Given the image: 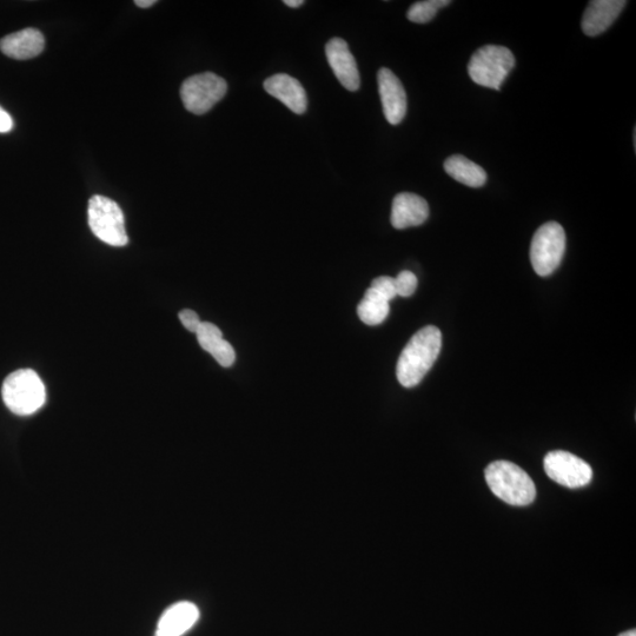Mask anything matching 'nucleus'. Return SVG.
Instances as JSON below:
<instances>
[{"label":"nucleus","instance_id":"nucleus-6","mask_svg":"<svg viewBox=\"0 0 636 636\" xmlns=\"http://www.w3.org/2000/svg\"><path fill=\"white\" fill-rule=\"evenodd\" d=\"M566 251V233L559 223L548 222L536 231L530 245V261L535 273L552 275L562 262Z\"/></svg>","mask_w":636,"mask_h":636},{"label":"nucleus","instance_id":"nucleus-3","mask_svg":"<svg viewBox=\"0 0 636 636\" xmlns=\"http://www.w3.org/2000/svg\"><path fill=\"white\" fill-rule=\"evenodd\" d=\"M2 395L5 406L19 416L35 414L46 400L44 383L31 369L17 370L6 377Z\"/></svg>","mask_w":636,"mask_h":636},{"label":"nucleus","instance_id":"nucleus-21","mask_svg":"<svg viewBox=\"0 0 636 636\" xmlns=\"http://www.w3.org/2000/svg\"><path fill=\"white\" fill-rule=\"evenodd\" d=\"M373 288L377 294H380L384 300L388 302L394 300L397 296L396 287H395V278L389 276H381L375 278L373 283H371V287Z\"/></svg>","mask_w":636,"mask_h":636},{"label":"nucleus","instance_id":"nucleus-1","mask_svg":"<svg viewBox=\"0 0 636 636\" xmlns=\"http://www.w3.org/2000/svg\"><path fill=\"white\" fill-rule=\"evenodd\" d=\"M442 347L439 328L427 326L417 331L403 349L397 362V380L403 387L417 386L434 366Z\"/></svg>","mask_w":636,"mask_h":636},{"label":"nucleus","instance_id":"nucleus-5","mask_svg":"<svg viewBox=\"0 0 636 636\" xmlns=\"http://www.w3.org/2000/svg\"><path fill=\"white\" fill-rule=\"evenodd\" d=\"M88 216L92 233L102 242L111 247H125L129 243L123 211L110 198L99 195L92 197Z\"/></svg>","mask_w":636,"mask_h":636},{"label":"nucleus","instance_id":"nucleus-4","mask_svg":"<svg viewBox=\"0 0 636 636\" xmlns=\"http://www.w3.org/2000/svg\"><path fill=\"white\" fill-rule=\"evenodd\" d=\"M514 66L515 57L512 51L505 46L486 45L470 58L468 74L477 85L500 90Z\"/></svg>","mask_w":636,"mask_h":636},{"label":"nucleus","instance_id":"nucleus-9","mask_svg":"<svg viewBox=\"0 0 636 636\" xmlns=\"http://www.w3.org/2000/svg\"><path fill=\"white\" fill-rule=\"evenodd\" d=\"M384 116L392 125L400 124L407 114V94L393 71L383 68L377 74Z\"/></svg>","mask_w":636,"mask_h":636},{"label":"nucleus","instance_id":"nucleus-2","mask_svg":"<svg viewBox=\"0 0 636 636\" xmlns=\"http://www.w3.org/2000/svg\"><path fill=\"white\" fill-rule=\"evenodd\" d=\"M485 475L490 490L509 505L528 506L536 498L535 483L525 470L512 462L490 463Z\"/></svg>","mask_w":636,"mask_h":636},{"label":"nucleus","instance_id":"nucleus-18","mask_svg":"<svg viewBox=\"0 0 636 636\" xmlns=\"http://www.w3.org/2000/svg\"><path fill=\"white\" fill-rule=\"evenodd\" d=\"M389 310V302L377 294L373 288H369L357 307V314L363 323L374 327L386 321Z\"/></svg>","mask_w":636,"mask_h":636},{"label":"nucleus","instance_id":"nucleus-19","mask_svg":"<svg viewBox=\"0 0 636 636\" xmlns=\"http://www.w3.org/2000/svg\"><path fill=\"white\" fill-rule=\"evenodd\" d=\"M449 4V0H423L410 6L407 17L410 22L426 24L433 21L437 11L446 8Z\"/></svg>","mask_w":636,"mask_h":636},{"label":"nucleus","instance_id":"nucleus-20","mask_svg":"<svg viewBox=\"0 0 636 636\" xmlns=\"http://www.w3.org/2000/svg\"><path fill=\"white\" fill-rule=\"evenodd\" d=\"M397 296L410 297L417 288V277L412 271L404 270L395 278Z\"/></svg>","mask_w":636,"mask_h":636},{"label":"nucleus","instance_id":"nucleus-16","mask_svg":"<svg viewBox=\"0 0 636 636\" xmlns=\"http://www.w3.org/2000/svg\"><path fill=\"white\" fill-rule=\"evenodd\" d=\"M196 336L202 349L214 356V359L222 367L229 368L233 366L236 361L235 350L228 341L223 339L222 331L215 324L202 322Z\"/></svg>","mask_w":636,"mask_h":636},{"label":"nucleus","instance_id":"nucleus-10","mask_svg":"<svg viewBox=\"0 0 636 636\" xmlns=\"http://www.w3.org/2000/svg\"><path fill=\"white\" fill-rule=\"evenodd\" d=\"M326 55L330 68L340 83L349 91L360 89L361 78L356 59L350 52L348 43L342 38H333L327 43Z\"/></svg>","mask_w":636,"mask_h":636},{"label":"nucleus","instance_id":"nucleus-25","mask_svg":"<svg viewBox=\"0 0 636 636\" xmlns=\"http://www.w3.org/2000/svg\"><path fill=\"white\" fill-rule=\"evenodd\" d=\"M283 3L293 9L300 8V6L304 4L303 0H286V2Z\"/></svg>","mask_w":636,"mask_h":636},{"label":"nucleus","instance_id":"nucleus-26","mask_svg":"<svg viewBox=\"0 0 636 636\" xmlns=\"http://www.w3.org/2000/svg\"><path fill=\"white\" fill-rule=\"evenodd\" d=\"M619 636H636V632H635V629H632V631H628L626 633H622Z\"/></svg>","mask_w":636,"mask_h":636},{"label":"nucleus","instance_id":"nucleus-22","mask_svg":"<svg viewBox=\"0 0 636 636\" xmlns=\"http://www.w3.org/2000/svg\"><path fill=\"white\" fill-rule=\"evenodd\" d=\"M178 316H180V320L185 328L191 331V333H197L202 322L200 320V316H198L194 310L184 309Z\"/></svg>","mask_w":636,"mask_h":636},{"label":"nucleus","instance_id":"nucleus-14","mask_svg":"<svg viewBox=\"0 0 636 636\" xmlns=\"http://www.w3.org/2000/svg\"><path fill=\"white\" fill-rule=\"evenodd\" d=\"M200 619V609L188 601L178 602L159 619L155 636H182Z\"/></svg>","mask_w":636,"mask_h":636},{"label":"nucleus","instance_id":"nucleus-7","mask_svg":"<svg viewBox=\"0 0 636 636\" xmlns=\"http://www.w3.org/2000/svg\"><path fill=\"white\" fill-rule=\"evenodd\" d=\"M227 91L228 84L222 77L204 72L185 79L181 98L185 109L191 114L204 115L222 101Z\"/></svg>","mask_w":636,"mask_h":636},{"label":"nucleus","instance_id":"nucleus-23","mask_svg":"<svg viewBox=\"0 0 636 636\" xmlns=\"http://www.w3.org/2000/svg\"><path fill=\"white\" fill-rule=\"evenodd\" d=\"M13 129V119L8 111L0 106V134H6Z\"/></svg>","mask_w":636,"mask_h":636},{"label":"nucleus","instance_id":"nucleus-15","mask_svg":"<svg viewBox=\"0 0 636 636\" xmlns=\"http://www.w3.org/2000/svg\"><path fill=\"white\" fill-rule=\"evenodd\" d=\"M44 46L43 33L32 28L11 33L0 41V50L4 55L17 61H26L41 55Z\"/></svg>","mask_w":636,"mask_h":636},{"label":"nucleus","instance_id":"nucleus-11","mask_svg":"<svg viewBox=\"0 0 636 636\" xmlns=\"http://www.w3.org/2000/svg\"><path fill=\"white\" fill-rule=\"evenodd\" d=\"M626 5L625 0H594L583 13L582 31L589 37L601 35L611 28Z\"/></svg>","mask_w":636,"mask_h":636},{"label":"nucleus","instance_id":"nucleus-17","mask_svg":"<svg viewBox=\"0 0 636 636\" xmlns=\"http://www.w3.org/2000/svg\"><path fill=\"white\" fill-rule=\"evenodd\" d=\"M445 170L455 181L470 188H481L487 182V172L465 156H450L445 162Z\"/></svg>","mask_w":636,"mask_h":636},{"label":"nucleus","instance_id":"nucleus-8","mask_svg":"<svg viewBox=\"0 0 636 636\" xmlns=\"http://www.w3.org/2000/svg\"><path fill=\"white\" fill-rule=\"evenodd\" d=\"M545 472L553 481L568 488H581L593 479V469L586 461L563 450L545 457Z\"/></svg>","mask_w":636,"mask_h":636},{"label":"nucleus","instance_id":"nucleus-13","mask_svg":"<svg viewBox=\"0 0 636 636\" xmlns=\"http://www.w3.org/2000/svg\"><path fill=\"white\" fill-rule=\"evenodd\" d=\"M429 205L424 198L410 192H401L393 201L392 224L395 229L419 227L428 220Z\"/></svg>","mask_w":636,"mask_h":636},{"label":"nucleus","instance_id":"nucleus-12","mask_svg":"<svg viewBox=\"0 0 636 636\" xmlns=\"http://www.w3.org/2000/svg\"><path fill=\"white\" fill-rule=\"evenodd\" d=\"M264 89L278 99L294 114L302 115L308 108L307 92L294 77L286 74L271 76L264 82Z\"/></svg>","mask_w":636,"mask_h":636},{"label":"nucleus","instance_id":"nucleus-24","mask_svg":"<svg viewBox=\"0 0 636 636\" xmlns=\"http://www.w3.org/2000/svg\"><path fill=\"white\" fill-rule=\"evenodd\" d=\"M156 3H157L156 0H136L135 2L138 8H142V9L151 8V6L155 5Z\"/></svg>","mask_w":636,"mask_h":636}]
</instances>
